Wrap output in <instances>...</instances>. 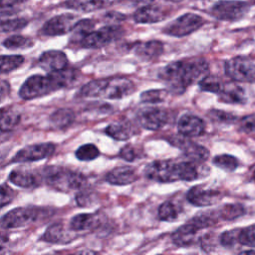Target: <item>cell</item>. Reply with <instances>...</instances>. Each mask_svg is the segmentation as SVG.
<instances>
[{"label":"cell","instance_id":"6da1fadb","mask_svg":"<svg viewBox=\"0 0 255 255\" xmlns=\"http://www.w3.org/2000/svg\"><path fill=\"white\" fill-rule=\"evenodd\" d=\"M209 65L203 58H190L172 62L162 68L159 78L166 84L168 91L180 95L208 74Z\"/></svg>","mask_w":255,"mask_h":255},{"label":"cell","instance_id":"7a4b0ae2","mask_svg":"<svg viewBox=\"0 0 255 255\" xmlns=\"http://www.w3.org/2000/svg\"><path fill=\"white\" fill-rule=\"evenodd\" d=\"M74 80V74L69 69L49 72L47 76L34 75L23 83L19 90V96L24 100L46 96L52 92L71 86Z\"/></svg>","mask_w":255,"mask_h":255},{"label":"cell","instance_id":"3957f363","mask_svg":"<svg viewBox=\"0 0 255 255\" xmlns=\"http://www.w3.org/2000/svg\"><path fill=\"white\" fill-rule=\"evenodd\" d=\"M135 86L132 81L124 77L93 80L84 85L80 91L83 97H101L111 100L122 99L133 93Z\"/></svg>","mask_w":255,"mask_h":255},{"label":"cell","instance_id":"277c9868","mask_svg":"<svg viewBox=\"0 0 255 255\" xmlns=\"http://www.w3.org/2000/svg\"><path fill=\"white\" fill-rule=\"evenodd\" d=\"M46 182L52 187L61 190H78L84 187L86 177L77 171L64 167H48L44 171Z\"/></svg>","mask_w":255,"mask_h":255},{"label":"cell","instance_id":"5b68a950","mask_svg":"<svg viewBox=\"0 0 255 255\" xmlns=\"http://www.w3.org/2000/svg\"><path fill=\"white\" fill-rule=\"evenodd\" d=\"M144 175L148 179L160 183L180 180L179 161L173 159L154 160L145 166Z\"/></svg>","mask_w":255,"mask_h":255},{"label":"cell","instance_id":"8992f818","mask_svg":"<svg viewBox=\"0 0 255 255\" xmlns=\"http://www.w3.org/2000/svg\"><path fill=\"white\" fill-rule=\"evenodd\" d=\"M225 74L234 82L255 83V60L247 56H236L225 62Z\"/></svg>","mask_w":255,"mask_h":255},{"label":"cell","instance_id":"52a82bcc","mask_svg":"<svg viewBox=\"0 0 255 255\" xmlns=\"http://www.w3.org/2000/svg\"><path fill=\"white\" fill-rule=\"evenodd\" d=\"M204 23L205 21L201 16L188 12L170 22L163 29V32L172 37H183L195 32Z\"/></svg>","mask_w":255,"mask_h":255},{"label":"cell","instance_id":"ba28073f","mask_svg":"<svg viewBox=\"0 0 255 255\" xmlns=\"http://www.w3.org/2000/svg\"><path fill=\"white\" fill-rule=\"evenodd\" d=\"M249 9L248 3L238 0H221L210 9L213 17L222 21H236L245 16Z\"/></svg>","mask_w":255,"mask_h":255},{"label":"cell","instance_id":"9c48e42d","mask_svg":"<svg viewBox=\"0 0 255 255\" xmlns=\"http://www.w3.org/2000/svg\"><path fill=\"white\" fill-rule=\"evenodd\" d=\"M123 35V29L119 26H105L99 30L91 31L81 41L80 44L84 48H102L113 41L119 39Z\"/></svg>","mask_w":255,"mask_h":255},{"label":"cell","instance_id":"30bf717a","mask_svg":"<svg viewBox=\"0 0 255 255\" xmlns=\"http://www.w3.org/2000/svg\"><path fill=\"white\" fill-rule=\"evenodd\" d=\"M38 216V209L34 207H17L0 217V228L13 229L23 227L34 222Z\"/></svg>","mask_w":255,"mask_h":255},{"label":"cell","instance_id":"8fae6325","mask_svg":"<svg viewBox=\"0 0 255 255\" xmlns=\"http://www.w3.org/2000/svg\"><path fill=\"white\" fill-rule=\"evenodd\" d=\"M223 195V192L219 189L206 187L204 185H195L187 191L186 199L194 206L206 207L219 202Z\"/></svg>","mask_w":255,"mask_h":255},{"label":"cell","instance_id":"7c38bea8","mask_svg":"<svg viewBox=\"0 0 255 255\" xmlns=\"http://www.w3.org/2000/svg\"><path fill=\"white\" fill-rule=\"evenodd\" d=\"M55 144L52 142L35 143L20 149L12 158V162H27L41 160L49 157L55 151Z\"/></svg>","mask_w":255,"mask_h":255},{"label":"cell","instance_id":"4fadbf2b","mask_svg":"<svg viewBox=\"0 0 255 255\" xmlns=\"http://www.w3.org/2000/svg\"><path fill=\"white\" fill-rule=\"evenodd\" d=\"M77 22V17L73 14L57 15L43 25L41 32L46 36L64 35L72 31Z\"/></svg>","mask_w":255,"mask_h":255},{"label":"cell","instance_id":"5bb4252c","mask_svg":"<svg viewBox=\"0 0 255 255\" xmlns=\"http://www.w3.org/2000/svg\"><path fill=\"white\" fill-rule=\"evenodd\" d=\"M137 120L142 128L150 130H156L167 124L168 115L165 110L160 108H146L139 111Z\"/></svg>","mask_w":255,"mask_h":255},{"label":"cell","instance_id":"9a60e30c","mask_svg":"<svg viewBox=\"0 0 255 255\" xmlns=\"http://www.w3.org/2000/svg\"><path fill=\"white\" fill-rule=\"evenodd\" d=\"M177 129L182 136H198L205 131V123L197 116L185 114L178 120Z\"/></svg>","mask_w":255,"mask_h":255},{"label":"cell","instance_id":"2e32d148","mask_svg":"<svg viewBox=\"0 0 255 255\" xmlns=\"http://www.w3.org/2000/svg\"><path fill=\"white\" fill-rule=\"evenodd\" d=\"M200 230L202 229L192 219H190L185 224L179 226L171 234V240L179 247L190 246L195 242L196 236Z\"/></svg>","mask_w":255,"mask_h":255},{"label":"cell","instance_id":"e0dca14e","mask_svg":"<svg viewBox=\"0 0 255 255\" xmlns=\"http://www.w3.org/2000/svg\"><path fill=\"white\" fill-rule=\"evenodd\" d=\"M68 58L66 54L58 50L44 52L39 58L40 66L48 72L61 71L68 68Z\"/></svg>","mask_w":255,"mask_h":255},{"label":"cell","instance_id":"ac0fdd59","mask_svg":"<svg viewBox=\"0 0 255 255\" xmlns=\"http://www.w3.org/2000/svg\"><path fill=\"white\" fill-rule=\"evenodd\" d=\"M166 16L167 13L163 8L153 4H146L134 12L133 19L139 24H150L162 21Z\"/></svg>","mask_w":255,"mask_h":255},{"label":"cell","instance_id":"d6986e66","mask_svg":"<svg viewBox=\"0 0 255 255\" xmlns=\"http://www.w3.org/2000/svg\"><path fill=\"white\" fill-rule=\"evenodd\" d=\"M173 142L183 151L187 159L202 162L209 157V150L206 147L197 144L196 142L182 138L175 139Z\"/></svg>","mask_w":255,"mask_h":255},{"label":"cell","instance_id":"ffe728a7","mask_svg":"<svg viewBox=\"0 0 255 255\" xmlns=\"http://www.w3.org/2000/svg\"><path fill=\"white\" fill-rule=\"evenodd\" d=\"M219 101L225 104L243 105L246 103V94L242 87L233 82L225 83L218 94Z\"/></svg>","mask_w":255,"mask_h":255},{"label":"cell","instance_id":"44dd1931","mask_svg":"<svg viewBox=\"0 0 255 255\" xmlns=\"http://www.w3.org/2000/svg\"><path fill=\"white\" fill-rule=\"evenodd\" d=\"M109 183L114 185H127L137 179L135 170L130 166H120L112 169L106 176Z\"/></svg>","mask_w":255,"mask_h":255},{"label":"cell","instance_id":"7402d4cb","mask_svg":"<svg viewBox=\"0 0 255 255\" xmlns=\"http://www.w3.org/2000/svg\"><path fill=\"white\" fill-rule=\"evenodd\" d=\"M134 53L144 61H152L163 53V44L157 40L141 42L134 47Z\"/></svg>","mask_w":255,"mask_h":255},{"label":"cell","instance_id":"603a6c76","mask_svg":"<svg viewBox=\"0 0 255 255\" xmlns=\"http://www.w3.org/2000/svg\"><path fill=\"white\" fill-rule=\"evenodd\" d=\"M9 179L12 183L23 188H32L39 184L40 178L36 173L25 168H17L10 172Z\"/></svg>","mask_w":255,"mask_h":255},{"label":"cell","instance_id":"cb8c5ba5","mask_svg":"<svg viewBox=\"0 0 255 255\" xmlns=\"http://www.w3.org/2000/svg\"><path fill=\"white\" fill-rule=\"evenodd\" d=\"M100 225V215L97 213H81L74 216L70 221L72 231L93 230Z\"/></svg>","mask_w":255,"mask_h":255},{"label":"cell","instance_id":"d4e9b609","mask_svg":"<svg viewBox=\"0 0 255 255\" xmlns=\"http://www.w3.org/2000/svg\"><path fill=\"white\" fill-rule=\"evenodd\" d=\"M115 0H67L66 7L83 12H92L111 6Z\"/></svg>","mask_w":255,"mask_h":255},{"label":"cell","instance_id":"484cf974","mask_svg":"<svg viewBox=\"0 0 255 255\" xmlns=\"http://www.w3.org/2000/svg\"><path fill=\"white\" fill-rule=\"evenodd\" d=\"M106 132L117 140H127L135 132L134 128L128 122L114 123L107 127Z\"/></svg>","mask_w":255,"mask_h":255},{"label":"cell","instance_id":"4316f807","mask_svg":"<svg viewBox=\"0 0 255 255\" xmlns=\"http://www.w3.org/2000/svg\"><path fill=\"white\" fill-rule=\"evenodd\" d=\"M69 238L70 234L68 230L65 229L64 225L55 223L47 228L41 239L50 243H67L70 240Z\"/></svg>","mask_w":255,"mask_h":255},{"label":"cell","instance_id":"83f0119b","mask_svg":"<svg viewBox=\"0 0 255 255\" xmlns=\"http://www.w3.org/2000/svg\"><path fill=\"white\" fill-rule=\"evenodd\" d=\"M20 114L12 107L0 109V130L9 131L13 129L20 122Z\"/></svg>","mask_w":255,"mask_h":255},{"label":"cell","instance_id":"f1b7e54d","mask_svg":"<svg viewBox=\"0 0 255 255\" xmlns=\"http://www.w3.org/2000/svg\"><path fill=\"white\" fill-rule=\"evenodd\" d=\"M219 219L222 220H234L245 214V208L239 203H227L216 210Z\"/></svg>","mask_w":255,"mask_h":255},{"label":"cell","instance_id":"f546056e","mask_svg":"<svg viewBox=\"0 0 255 255\" xmlns=\"http://www.w3.org/2000/svg\"><path fill=\"white\" fill-rule=\"evenodd\" d=\"M75 120V114L69 109H60L51 116V123L54 128H65L72 125Z\"/></svg>","mask_w":255,"mask_h":255},{"label":"cell","instance_id":"4dcf8cb0","mask_svg":"<svg viewBox=\"0 0 255 255\" xmlns=\"http://www.w3.org/2000/svg\"><path fill=\"white\" fill-rule=\"evenodd\" d=\"M23 62L24 57L21 55H0V74L18 69Z\"/></svg>","mask_w":255,"mask_h":255},{"label":"cell","instance_id":"1f68e13d","mask_svg":"<svg viewBox=\"0 0 255 255\" xmlns=\"http://www.w3.org/2000/svg\"><path fill=\"white\" fill-rule=\"evenodd\" d=\"M179 209L175 203L170 200L164 201L158 208V218L162 221L172 222L178 218Z\"/></svg>","mask_w":255,"mask_h":255},{"label":"cell","instance_id":"d6a6232c","mask_svg":"<svg viewBox=\"0 0 255 255\" xmlns=\"http://www.w3.org/2000/svg\"><path fill=\"white\" fill-rule=\"evenodd\" d=\"M198 85H199L200 90H202L204 92L214 93V94L218 95L219 92L221 91L223 85H224V82L216 76L207 74L205 77H203L199 81Z\"/></svg>","mask_w":255,"mask_h":255},{"label":"cell","instance_id":"836d02e7","mask_svg":"<svg viewBox=\"0 0 255 255\" xmlns=\"http://www.w3.org/2000/svg\"><path fill=\"white\" fill-rule=\"evenodd\" d=\"M34 42L31 38L25 37L22 35H13L11 37H8L3 42L4 47L10 50H16V49H25L33 46Z\"/></svg>","mask_w":255,"mask_h":255},{"label":"cell","instance_id":"e575fe53","mask_svg":"<svg viewBox=\"0 0 255 255\" xmlns=\"http://www.w3.org/2000/svg\"><path fill=\"white\" fill-rule=\"evenodd\" d=\"M212 163L224 170L233 171L238 167L239 160L230 154H219L213 157Z\"/></svg>","mask_w":255,"mask_h":255},{"label":"cell","instance_id":"d590c367","mask_svg":"<svg viewBox=\"0 0 255 255\" xmlns=\"http://www.w3.org/2000/svg\"><path fill=\"white\" fill-rule=\"evenodd\" d=\"M28 24L25 18L0 19V33H8L23 29Z\"/></svg>","mask_w":255,"mask_h":255},{"label":"cell","instance_id":"8d00e7d4","mask_svg":"<svg viewBox=\"0 0 255 255\" xmlns=\"http://www.w3.org/2000/svg\"><path fill=\"white\" fill-rule=\"evenodd\" d=\"M100 155L99 148L93 143H87L81 145L76 150V156L79 160L90 161L97 158Z\"/></svg>","mask_w":255,"mask_h":255},{"label":"cell","instance_id":"74e56055","mask_svg":"<svg viewBox=\"0 0 255 255\" xmlns=\"http://www.w3.org/2000/svg\"><path fill=\"white\" fill-rule=\"evenodd\" d=\"M167 90L156 89V90H148L140 95V101L146 104H158L163 102L167 97Z\"/></svg>","mask_w":255,"mask_h":255},{"label":"cell","instance_id":"f35d334b","mask_svg":"<svg viewBox=\"0 0 255 255\" xmlns=\"http://www.w3.org/2000/svg\"><path fill=\"white\" fill-rule=\"evenodd\" d=\"M238 243L248 247H255V224L239 228Z\"/></svg>","mask_w":255,"mask_h":255},{"label":"cell","instance_id":"ab89813d","mask_svg":"<svg viewBox=\"0 0 255 255\" xmlns=\"http://www.w3.org/2000/svg\"><path fill=\"white\" fill-rule=\"evenodd\" d=\"M95 27V24L92 20L90 19H85V20H80L76 23V25L73 28V38L78 40L79 42L91 31H93Z\"/></svg>","mask_w":255,"mask_h":255},{"label":"cell","instance_id":"60d3db41","mask_svg":"<svg viewBox=\"0 0 255 255\" xmlns=\"http://www.w3.org/2000/svg\"><path fill=\"white\" fill-rule=\"evenodd\" d=\"M238 233H239V228L227 230L223 233L220 234L219 236V242L222 246L226 248H231L235 246L238 243Z\"/></svg>","mask_w":255,"mask_h":255},{"label":"cell","instance_id":"b9f144b4","mask_svg":"<svg viewBox=\"0 0 255 255\" xmlns=\"http://www.w3.org/2000/svg\"><path fill=\"white\" fill-rule=\"evenodd\" d=\"M208 116L212 121L222 123V124L234 123L237 120L235 115L225 111H221V110H211L208 113Z\"/></svg>","mask_w":255,"mask_h":255},{"label":"cell","instance_id":"7bdbcfd3","mask_svg":"<svg viewBox=\"0 0 255 255\" xmlns=\"http://www.w3.org/2000/svg\"><path fill=\"white\" fill-rule=\"evenodd\" d=\"M239 129L245 133H255V114L245 116L238 122Z\"/></svg>","mask_w":255,"mask_h":255},{"label":"cell","instance_id":"ee69618b","mask_svg":"<svg viewBox=\"0 0 255 255\" xmlns=\"http://www.w3.org/2000/svg\"><path fill=\"white\" fill-rule=\"evenodd\" d=\"M16 195L15 190H13L8 184H1L0 185V209L5 205L12 202Z\"/></svg>","mask_w":255,"mask_h":255},{"label":"cell","instance_id":"f6af8a7d","mask_svg":"<svg viewBox=\"0 0 255 255\" xmlns=\"http://www.w3.org/2000/svg\"><path fill=\"white\" fill-rule=\"evenodd\" d=\"M120 156L128 161H133L137 157L136 149L130 144H127L120 150Z\"/></svg>","mask_w":255,"mask_h":255},{"label":"cell","instance_id":"bcb514c9","mask_svg":"<svg viewBox=\"0 0 255 255\" xmlns=\"http://www.w3.org/2000/svg\"><path fill=\"white\" fill-rule=\"evenodd\" d=\"M10 93V85L6 81H0V103L4 101Z\"/></svg>","mask_w":255,"mask_h":255},{"label":"cell","instance_id":"7dc6e473","mask_svg":"<svg viewBox=\"0 0 255 255\" xmlns=\"http://www.w3.org/2000/svg\"><path fill=\"white\" fill-rule=\"evenodd\" d=\"M8 244V237L4 235H0V253L5 250Z\"/></svg>","mask_w":255,"mask_h":255},{"label":"cell","instance_id":"c3c4849f","mask_svg":"<svg viewBox=\"0 0 255 255\" xmlns=\"http://www.w3.org/2000/svg\"><path fill=\"white\" fill-rule=\"evenodd\" d=\"M16 2H17V0H0V8L5 9L6 7L11 6Z\"/></svg>","mask_w":255,"mask_h":255},{"label":"cell","instance_id":"681fc988","mask_svg":"<svg viewBox=\"0 0 255 255\" xmlns=\"http://www.w3.org/2000/svg\"><path fill=\"white\" fill-rule=\"evenodd\" d=\"M135 4H142V5H146V4H150L152 3L154 0H130Z\"/></svg>","mask_w":255,"mask_h":255},{"label":"cell","instance_id":"f907efd6","mask_svg":"<svg viewBox=\"0 0 255 255\" xmlns=\"http://www.w3.org/2000/svg\"><path fill=\"white\" fill-rule=\"evenodd\" d=\"M240 253H245V254H248V253H253V254H255V250H244V251H241Z\"/></svg>","mask_w":255,"mask_h":255},{"label":"cell","instance_id":"816d5d0a","mask_svg":"<svg viewBox=\"0 0 255 255\" xmlns=\"http://www.w3.org/2000/svg\"><path fill=\"white\" fill-rule=\"evenodd\" d=\"M167 1H171V2H180L182 0H167Z\"/></svg>","mask_w":255,"mask_h":255},{"label":"cell","instance_id":"f5cc1de1","mask_svg":"<svg viewBox=\"0 0 255 255\" xmlns=\"http://www.w3.org/2000/svg\"><path fill=\"white\" fill-rule=\"evenodd\" d=\"M253 177H254V180H255V171H254V174H253Z\"/></svg>","mask_w":255,"mask_h":255}]
</instances>
